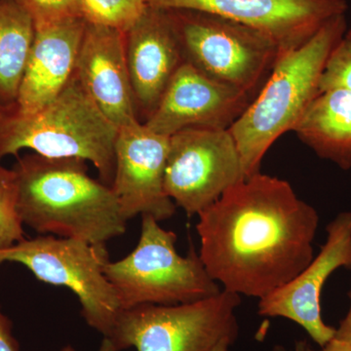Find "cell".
I'll use <instances>...</instances> for the list:
<instances>
[{
	"label": "cell",
	"mask_w": 351,
	"mask_h": 351,
	"mask_svg": "<svg viewBox=\"0 0 351 351\" xmlns=\"http://www.w3.org/2000/svg\"><path fill=\"white\" fill-rule=\"evenodd\" d=\"M197 217L201 261L228 292L263 299L313 260L319 215L285 180L257 173Z\"/></svg>",
	"instance_id": "6da1fadb"
},
{
	"label": "cell",
	"mask_w": 351,
	"mask_h": 351,
	"mask_svg": "<svg viewBox=\"0 0 351 351\" xmlns=\"http://www.w3.org/2000/svg\"><path fill=\"white\" fill-rule=\"evenodd\" d=\"M12 169L21 221L36 232L94 245L126 232L128 221L114 191L90 177L86 161L32 152L18 157Z\"/></svg>",
	"instance_id": "7a4b0ae2"
},
{
	"label": "cell",
	"mask_w": 351,
	"mask_h": 351,
	"mask_svg": "<svg viewBox=\"0 0 351 351\" xmlns=\"http://www.w3.org/2000/svg\"><path fill=\"white\" fill-rule=\"evenodd\" d=\"M346 29V15L337 16L306 43L281 55L257 96L230 127L245 177L261 172L270 147L294 130L320 93L328 59Z\"/></svg>",
	"instance_id": "3957f363"
},
{
	"label": "cell",
	"mask_w": 351,
	"mask_h": 351,
	"mask_svg": "<svg viewBox=\"0 0 351 351\" xmlns=\"http://www.w3.org/2000/svg\"><path fill=\"white\" fill-rule=\"evenodd\" d=\"M119 128L101 112L73 75L61 93L31 114L0 112V160L31 149L49 158H78L93 164L100 181L112 186Z\"/></svg>",
	"instance_id": "277c9868"
},
{
	"label": "cell",
	"mask_w": 351,
	"mask_h": 351,
	"mask_svg": "<svg viewBox=\"0 0 351 351\" xmlns=\"http://www.w3.org/2000/svg\"><path fill=\"white\" fill-rule=\"evenodd\" d=\"M177 234L151 216H142L140 239L125 258L106 265L122 309L142 304H189L218 295L223 289L208 274L199 254L181 256Z\"/></svg>",
	"instance_id": "5b68a950"
},
{
	"label": "cell",
	"mask_w": 351,
	"mask_h": 351,
	"mask_svg": "<svg viewBox=\"0 0 351 351\" xmlns=\"http://www.w3.org/2000/svg\"><path fill=\"white\" fill-rule=\"evenodd\" d=\"M166 10L186 63L255 99L282 55L271 38L216 14Z\"/></svg>",
	"instance_id": "8992f818"
},
{
	"label": "cell",
	"mask_w": 351,
	"mask_h": 351,
	"mask_svg": "<svg viewBox=\"0 0 351 351\" xmlns=\"http://www.w3.org/2000/svg\"><path fill=\"white\" fill-rule=\"evenodd\" d=\"M110 256L106 245L83 240L39 235L0 249V265L17 263L41 282L73 291L85 322L108 338L122 309L117 292L106 276Z\"/></svg>",
	"instance_id": "52a82bcc"
},
{
	"label": "cell",
	"mask_w": 351,
	"mask_h": 351,
	"mask_svg": "<svg viewBox=\"0 0 351 351\" xmlns=\"http://www.w3.org/2000/svg\"><path fill=\"white\" fill-rule=\"evenodd\" d=\"M241 295L221 290L189 304H142L123 309L108 337L117 350L209 351L239 334L237 309Z\"/></svg>",
	"instance_id": "ba28073f"
},
{
	"label": "cell",
	"mask_w": 351,
	"mask_h": 351,
	"mask_svg": "<svg viewBox=\"0 0 351 351\" xmlns=\"http://www.w3.org/2000/svg\"><path fill=\"white\" fill-rule=\"evenodd\" d=\"M244 179L230 129H186L171 136L164 186L188 216H198Z\"/></svg>",
	"instance_id": "9c48e42d"
},
{
	"label": "cell",
	"mask_w": 351,
	"mask_h": 351,
	"mask_svg": "<svg viewBox=\"0 0 351 351\" xmlns=\"http://www.w3.org/2000/svg\"><path fill=\"white\" fill-rule=\"evenodd\" d=\"M161 9L216 14L263 32L281 54L309 40L328 21L346 15V0H145Z\"/></svg>",
	"instance_id": "30bf717a"
},
{
	"label": "cell",
	"mask_w": 351,
	"mask_h": 351,
	"mask_svg": "<svg viewBox=\"0 0 351 351\" xmlns=\"http://www.w3.org/2000/svg\"><path fill=\"white\" fill-rule=\"evenodd\" d=\"M326 233V241L308 265L290 282L258 300V315L297 323L320 348L336 335V328L323 320V287L336 270L351 269V211L341 212L332 219Z\"/></svg>",
	"instance_id": "8fae6325"
},
{
	"label": "cell",
	"mask_w": 351,
	"mask_h": 351,
	"mask_svg": "<svg viewBox=\"0 0 351 351\" xmlns=\"http://www.w3.org/2000/svg\"><path fill=\"white\" fill-rule=\"evenodd\" d=\"M169 140L140 120L119 128L112 189L127 221L141 215L160 223L174 216L177 206L164 186Z\"/></svg>",
	"instance_id": "7c38bea8"
},
{
	"label": "cell",
	"mask_w": 351,
	"mask_h": 351,
	"mask_svg": "<svg viewBox=\"0 0 351 351\" xmlns=\"http://www.w3.org/2000/svg\"><path fill=\"white\" fill-rule=\"evenodd\" d=\"M253 100L251 95L217 82L184 62L144 124L167 137L186 129L228 130Z\"/></svg>",
	"instance_id": "4fadbf2b"
},
{
	"label": "cell",
	"mask_w": 351,
	"mask_h": 351,
	"mask_svg": "<svg viewBox=\"0 0 351 351\" xmlns=\"http://www.w3.org/2000/svg\"><path fill=\"white\" fill-rule=\"evenodd\" d=\"M125 48L138 119L141 117L145 123L184 63L168 11L147 5L140 19L125 32Z\"/></svg>",
	"instance_id": "5bb4252c"
},
{
	"label": "cell",
	"mask_w": 351,
	"mask_h": 351,
	"mask_svg": "<svg viewBox=\"0 0 351 351\" xmlns=\"http://www.w3.org/2000/svg\"><path fill=\"white\" fill-rule=\"evenodd\" d=\"M75 75L117 128L138 120L127 64L125 32L87 23Z\"/></svg>",
	"instance_id": "9a60e30c"
},
{
	"label": "cell",
	"mask_w": 351,
	"mask_h": 351,
	"mask_svg": "<svg viewBox=\"0 0 351 351\" xmlns=\"http://www.w3.org/2000/svg\"><path fill=\"white\" fill-rule=\"evenodd\" d=\"M87 22L68 18L36 27L14 110L21 114L38 112L54 100L75 73Z\"/></svg>",
	"instance_id": "2e32d148"
},
{
	"label": "cell",
	"mask_w": 351,
	"mask_h": 351,
	"mask_svg": "<svg viewBox=\"0 0 351 351\" xmlns=\"http://www.w3.org/2000/svg\"><path fill=\"white\" fill-rule=\"evenodd\" d=\"M293 132L319 158L350 170L351 90L321 91Z\"/></svg>",
	"instance_id": "e0dca14e"
},
{
	"label": "cell",
	"mask_w": 351,
	"mask_h": 351,
	"mask_svg": "<svg viewBox=\"0 0 351 351\" xmlns=\"http://www.w3.org/2000/svg\"><path fill=\"white\" fill-rule=\"evenodd\" d=\"M36 25L19 0H0V105L15 107Z\"/></svg>",
	"instance_id": "ac0fdd59"
},
{
	"label": "cell",
	"mask_w": 351,
	"mask_h": 351,
	"mask_svg": "<svg viewBox=\"0 0 351 351\" xmlns=\"http://www.w3.org/2000/svg\"><path fill=\"white\" fill-rule=\"evenodd\" d=\"M145 0H82L83 19L126 32L147 9Z\"/></svg>",
	"instance_id": "d6986e66"
},
{
	"label": "cell",
	"mask_w": 351,
	"mask_h": 351,
	"mask_svg": "<svg viewBox=\"0 0 351 351\" xmlns=\"http://www.w3.org/2000/svg\"><path fill=\"white\" fill-rule=\"evenodd\" d=\"M24 234V223L18 213L15 172L0 165V249L18 243Z\"/></svg>",
	"instance_id": "ffe728a7"
},
{
	"label": "cell",
	"mask_w": 351,
	"mask_h": 351,
	"mask_svg": "<svg viewBox=\"0 0 351 351\" xmlns=\"http://www.w3.org/2000/svg\"><path fill=\"white\" fill-rule=\"evenodd\" d=\"M337 87L351 90V29L335 46L321 77L320 92Z\"/></svg>",
	"instance_id": "44dd1931"
},
{
	"label": "cell",
	"mask_w": 351,
	"mask_h": 351,
	"mask_svg": "<svg viewBox=\"0 0 351 351\" xmlns=\"http://www.w3.org/2000/svg\"><path fill=\"white\" fill-rule=\"evenodd\" d=\"M31 14L34 25L51 24L68 18L82 17V0H19ZM83 18V17H82Z\"/></svg>",
	"instance_id": "7402d4cb"
},
{
	"label": "cell",
	"mask_w": 351,
	"mask_h": 351,
	"mask_svg": "<svg viewBox=\"0 0 351 351\" xmlns=\"http://www.w3.org/2000/svg\"><path fill=\"white\" fill-rule=\"evenodd\" d=\"M0 351H20L19 343L12 332V323L0 307Z\"/></svg>",
	"instance_id": "603a6c76"
},
{
	"label": "cell",
	"mask_w": 351,
	"mask_h": 351,
	"mask_svg": "<svg viewBox=\"0 0 351 351\" xmlns=\"http://www.w3.org/2000/svg\"><path fill=\"white\" fill-rule=\"evenodd\" d=\"M348 299H350V309L346 313V317L339 323V326L336 328V335L335 339L345 343H351V288L348 293Z\"/></svg>",
	"instance_id": "cb8c5ba5"
},
{
	"label": "cell",
	"mask_w": 351,
	"mask_h": 351,
	"mask_svg": "<svg viewBox=\"0 0 351 351\" xmlns=\"http://www.w3.org/2000/svg\"><path fill=\"white\" fill-rule=\"evenodd\" d=\"M304 351H351V343L339 341L338 339H332L326 346H322L320 350H313L307 343Z\"/></svg>",
	"instance_id": "d4e9b609"
},
{
	"label": "cell",
	"mask_w": 351,
	"mask_h": 351,
	"mask_svg": "<svg viewBox=\"0 0 351 351\" xmlns=\"http://www.w3.org/2000/svg\"><path fill=\"white\" fill-rule=\"evenodd\" d=\"M61 351H76L75 348H73L71 346H64L63 348H62ZM98 351H119L115 348V346H113V343L112 341H110V339H108V338H104L103 341H101L100 348H99Z\"/></svg>",
	"instance_id": "484cf974"
},
{
	"label": "cell",
	"mask_w": 351,
	"mask_h": 351,
	"mask_svg": "<svg viewBox=\"0 0 351 351\" xmlns=\"http://www.w3.org/2000/svg\"><path fill=\"white\" fill-rule=\"evenodd\" d=\"M233 343H232L230 339H223V341H219V343H217V345L209 351H230V346H232Z\"/></svg>",
	"instance_id": "4316f807"
},
{
	"label": "cell",
	"mask_w": 351,
	"mask_h": 351,
	"mask_svg": "<svg viewBox=\"0 0 351 351\" xmlns=\"http://www.w3.org/2000/svg\"><path fill=\"white\" fill-rule=\"evenodd\" d=\"M307 346L306 341H298L295 343V351H304ZM272 351H286L285 348L282 346H274V350Z\"/></svg>",
	"instance_id": "83f0119b"
},
{
	"label": "cell",
	"mask_w": 351,
	"mask_h": 351,
	"mask_svg": "<svg viewBox=\"0 0 351 351\" xmlns=\"http://www.w3.org/2000/svg\"><path fill=\"white\" fill-rule=\"evenodd\" d=\"M2 110H5V108H3L1 105H0V112H1Z\"/></svg>",
	"instance_id": "f1b7e54d"
}]
</instances>
